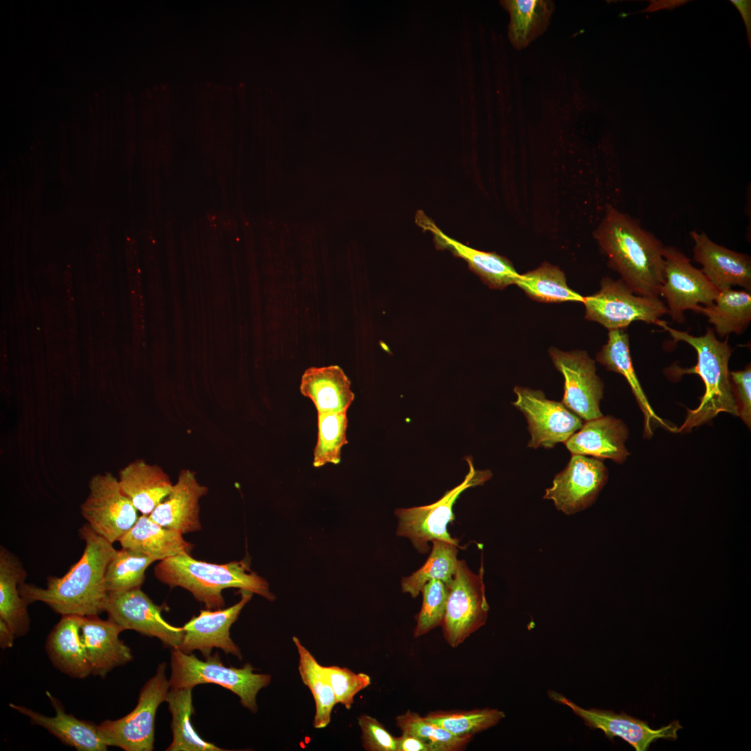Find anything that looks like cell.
Returning a JSON list of instances; mask_svg holds the SVG:
<instances>
[{
    "mask_svg": "<svg viewBox=\"0 0 751 751\" xmlns=\"http://www.w3.org/2000/svg\"><path fill=\"white\" fill-rule=\"evenodd\" d=\"M79 532L84 550L65 574L49 576L46 588L25 581L19 584L20 595L28 604L41 601L61 615H99L106 611L108 592L104 576L116 549L87 523Z\"/></svg>",
    "mask_w": 751,
    "mask_h": 751,
    "instance_id": "6da1fadb",
    "label": "cell"
},
{
    "mask_svg": "<svg viewBox=\"0 0 751 751\" xmlns=\"http://www.w3.org/2000/svg\"><path fill=\"white\" fill-rule=\"evenodd\" d=\"M609 266L636 294L659 298L664 282V247L630 216L614 208L594 233Z\"/></svg>",
    "mask_w": 751,
    "mask_h": 751,
    "instance_id": "7a4b0ae2",
    "label": "cell"
},
{
    "mask_svg": "<svg viewBox=\"0 0 751 751\" xmlns=\"http://www.w3.org/2000/svg\"><path fill=\"white\" fill-rule=\"evenodd\" d=\"M154 574L170 587L187 590L210 610L225 606L222 592L226 588L248 591L270 601L275 599L267 581L244 560L220 565L198 560L184 553L159 561Z\"/></svg>",
    "mask_w": 751,
    "mask_h": 751,
    "instance_id": "3957f363",
    "label": "cell"
},
{
    "mask_svg": "<svg viewBox=\"0 0 751 751\" xmlns=\"http://www.w3.org/2000/svg\"><path fill=\"white\" fill-rule=\"evenodd\" d=\"M668 331L675 342L684 341L697 353V364L686 373H696L704 382L705 391L699 405L687 410V415L679 432H687L714 418L720 412L738 417L737 404L728 368L732 348L728 337L723 341L716 338L713 329L707 328L702 336L695 337L687 332L670 328L661 320L658 325Z\"/></svg>",
    "mask_w": 751,
    "mask_h": 751,
    "instance_id": "277c9868",
    "label": "cell"
},
{
    "mask_svg": "<svg viewBox=\"0 0 751 751\" xmlns=\"http://www.w3.org/2000/svg\"><path fill=\"white\" fill-rule=\"evenodd\" d=\"M170 667V689L193 688L202 684H215L236 694L242 706L253 713L258 709L257 693L271 681L270 675L253 672L254 668L248 663L240 668L227 667L218 652L202 661L192 653L172 649Z\"/></svg>",
    "mask_w": 751,
    "mask_h": 751,
    "instance_id": "5b68a950",
    "label": "cell"
},
{
    "mask_svg": "<svg viewBox=\"0 0 751 751\" xmlns=\"http://www.w3.org/2000/svg\"><path fill=\"white\" fill-rule=\"evenodd\" d=\"M466 460L469 470L464 481L447 491L440 499L428 506L395 510L398 519L396 535L408 538L419 553L426 554L430 548L428 542L433 540L460 547L459 540L451 537L447 531L448 524L455 519L453 505L465 490L483 485L492 476L490 470H476L471 458Z\"/></svg>",
    "mask_w": 751,
    "mask_h": 751,
    "instance_id": "8992f818",
    "label": "cell"
},
{
    "mask_svg": "<svg viewBox=\"0 0 751 751\" xmlns=\"http://www.w3.org/2000/svg\"><path fill=\"white\" fill-rule=\"evenodd\" d=\"M167 665H158L155 675L143 686L136 707L124 717L106 720L99 725V734L108 746L125 751L154 750L155 718L158 707L166 702L170 688Z\"/></svg>",
    "mask_w": 751,
    "mask_h": 751,
    "instance_id": "52a82bcc",
    "label": "cell"
},
{
    "mask_svg": "<svg viewBox=\"0 0 751 751\" xmlns=\"http://www.w3.org/2000/svg\"><path fill=\"white\" fill-rule=\"evenodd\" d=\"M583 303L586 318L608 330H625L635 321L658 325L661 317L668 314V308L659 298L638 295L621 279L603 278L600 289L585 297Z\"/></svg>",
    "mask_w": 751,
    "mask_h": 751,
    "instance_id": "ba28073f",
    "label": "cell"
},
{
    "mask_svg": "<svg viewBox=\"0 0 751 751\" xmlns=\"http://www.w3.org/2000/svg\"><path fill=\"white\" fill-rule=\"evenodd\" d=\"M484 570L473 572L464 560H458L442 624L443 636L453 648L458 647L484 626L490 609L483 581Z\"/></svg>",
    "mask_w": 751,
    "mask_h": 751,
    "instance_id": "9c48e42d",
    "label": "cell"
},
{
    "mask_svg": "<svg viewBox=\"0 0 751 751\" xmlns=\"http://www.w3.org/2000/svg\"><path fill=\"white\" fill-rule=\"evenodd\" d=\"M88 487L89 494L80 508L81 515L96 533L113 544L136 524L137 509L111 473L94 475Z\"/></svg>",
    "mask_w": 751,
    "mask_h": 751,
    "instance_id": "30bf717a",
    "label": "cell"
},
{
    "mask_svg": "<svg viewBox=\"0 0 751 751\" xmlns=\"http://www.w3.org/2000/svg\"><path fill=\"white\" fill-rule=\"evenodd\" d=\"M663 256L664 282L660 296L665 299L672 321L683 323L686 310L696 312L700 305H712L719 291L677 248L665 246Z\"/></svg>",
    "mask_w": 751,
    "mask_h": 751,
    "instance_id": "8fae6325",
    "label": "cell"
},
{
    "mask_svg": "<svg viewBox=\"0 0 751 751\" xmlns=\"http://www.w3.org/2000/svg\"><path fill=\"white\" fill-rule=\"evenodd\" d=\"M514 392L517 399L512 405L528 423L530 448L551 449L558 443H565L583 424L562 402L547 398L541 390L517 386Z\"/></svg>",
    "mask_w": 751,
    "mask_h": 751,
    "instance_id": "7c38bea8",
    "label": "cell"
},
{
    "mask_svg": "<svg viewBox=\"0 0 751 751\" xmlns=\"http://www.w3.org/2000/svg\"><path fill=\"white\" fill-rule=\"evenodd\" d=\"M549 353L564 378L563 405L586 421L603 416L599 403L604 383L596 373L595 361L583 350L565 352L552 347Z\"/></svg>",
    "mask_w": 751,
    "mask_h": 751,
    "instance_id": "4fadbf2b",
    "label": "cell"
},
{
    "mask_svg": "<svg viewBox=\"0 0 751 751\" xmlns=\"http://www.w3.org/2000/svg\"><path fill=\"white\" fill-rule=\"evenodd\" d=\"M162 609L138 588L108 592L105 612L108 619L123 631L130 629L148 637H155L165 647L177 649L184 637L183 628L167 622L161 615Z\"/></svg>",
    "mask_w": 751,
    "mask_h": 751,
    "instance_id": "5bb4252c",
    "label": "cell"
},
{
    "mask_svg": "<svg viewBox=\"0 0 751 751\" xmlns=\"http://www.w3.org/2000/svg\"><path fill=\"white\" fill-rule=\"evenodd\" d=\"M608 478L604 464L595 458L572 455L565 468L557 474L543 499L552 500L558 510L575 514L590 506Z\"/></svg>",
    "mask_w": 751,
    "mask_h": 751,
    "instance_id": "9a60e30c",
    "label": "cell"
},
{
    "mask_svg": "<svg viewBox=\"0 0 751 751\" xmlns=\"http://www.w3.org/2000/svg\"><path fill=\"white\" fill-rule=\"evenodd\" d=\"M549 696L555 702L570 708L590 729L602 730L611 741L614 737H620L636 751L647 750L652 743L660 738L675 741L677 731L682 728L679 721L675 720L667 726L654 729L646 722L623 712L616 713L608 710L586 709L554 691H549Z\"/></svg>",
    "mask_w": 751,
    "mask_h": 751,
    "instance_id": "2e32d148",
    "label": "cell"
},
{
    "mask_svg": "<svg viewBox=\"0 0 751 751\" xmlns=\"http://www.w3.org/2000/svg\"><path fill=\"white\" fill-rule=\"evenodd\" d=\"M240 591L241 598L234 605L213 611L201 610L197 616L186 622L182 627L184 637L177 649L187 654L199 650L206 658L211 654L213 648H218L241 660V650L231 638L229 630L253 593Z\"/></svg>",
    "mask_w": 751,
    "mask_h": 751,
    "instance_id": "e0dca14e",
    "label": "cell"
},
{
    "mask_svg": "<svg viewBox=\"0 0 751 751\" xmlns=\"http://www.w3.org/2000/svg\"><path fill=\"white\" fill-rule=\"evenodd\" d=\"M691 236L694 241L695 261L702 266L700 270L718 291L734 286L750 291L751 259L749 255L718 245L703 232L693 231Z\"/></svg>",
    "mask_w": 751,
    "mask_h": 751,
    "instance_id": "ac0fdd59",
    "label": "cell"
},
{
    "mask_svg": "<svg viewBox=\"0 0 751 751\" xmlns=\"http://www.w3.org/2000/svg\"><path fill=\"white\" fill-rule=\"evenodd\" d=\"M208 492L195 474L182 469L169 494L149 517L159 525L182 534L201 530L200 500Z\"/></svg>",
    "mask_w": 751,
    "mask_h": 751,
    "instance_id": "d6986e66",
    "label": "cell"
},
{
    "mask_svg": "<svg viewBox=\"0 0 751 751\" xmlns=\"http://www.w3.org/2000/svg\"><path fill=\"white\" fill-rule=\"evenodd\" d=\"M123 630L110 620L98 615L85 616L81 628V640L91 675L104 678L115 668L133 659V654L119 638Z\"/></svg>",
    "mask_w": 751,
    "mask_h": 751,
    "instance_id": "ffe728a7",
    "label": "cell"
},
{
    "mask_svg": "<svg viewBox=\"0 0 751 751\" xmlns=\"http://www.w3.org/2000/svg\"><path fill=\"white\" fill-rule=\"evenodd\" d=\"M419 227L433 234L436 245L449 250L463 259L469 268L492 289H503L515 284L519 274L511 262L494 252L478 250L465 245L444 234L422 211L416 216Z\"/></svg>",
    "mask_w": 751,
    "mask_h": 751,
    "instance_id": "44dd1931",
    "label": "cell"
},
{
    "mask_svg": "<svg viewBox=\"0 0 751 751\" xmlns=\"http://www.w3.org/2000/svg\"><path fill=\"white\" fill-rule=\"evenodd\" d=\"M628 435V428L622 421L611 416H601L586 421L565 444L572 455L608 458L622 463L629 455L625 446Z\"/></svg>",
    "mask_w": 751,
    "mask_h": 751,
    "instance_id": "7402d4cb",
    "label": "cell"
},
{
    "mask_svg": "<svg viewBox=\"0 0 751 751\" xmlns=\"http://www.w3.org/2000/svg\"><path fill=\"white\" fill-rule=\"evenodd\" d=\"M47 695L56 711L53 717L46 716L24 706L13 703L9 706L28 717L32 725L44 727L63 743L79 751L107 750L108 746L103 741L98 725L67 713L57 699L49 692H47Z\"/></svg>",
    "mask_w": 751,
    "mask_h": 751,
    "instance_id": "603a6c76",
    "label": "cell"
},
{
    "mask_svg": "<svg viewBox=\"0 0 751 751\" xmlns=\"http://www.w3.org/2000/svg\"><path fill=\"white\" fill-rule=\"evenodd\" d=\"M84 618L77 615H62L46 641L47 653L53 665L68 676L79 679L91 675L81 636Z\"/></svg>",
    "mask_w": 751,
    "mask_h": 751,
    "instance_id": "cb8c5ba5",
    "label": "cell"
},
{
    "mask_svg": "<svg viewBox=\"0 0 751 751\" xmlns=\"http://www.w3.org/2000/svg\"><path fill=\"white\" fill-rule=\"evenodd\" d=\"M118 482L137 510L148 516L169 494L173 486L161 467L148 464L143 460H136L122 468L119 471Z\"/></svg>",
    "mask_w": 751,
    "mask_h": 751,
    "instance_id": "d4e9b609",
    "label": "cell"
},
{
    "mask_svg": "<svg viewBox=\"0 0 751 751\" xmlns=\"http://www.w3.org/2000/svg\"><path fill=\"white\" fill-rule=\"evenodd\" d=\"M300 389L312 401L317 413L347 412L355 398L350 380L336 365L307 369Z\"/></svg>",
    "mask_w": 751,
    "mask_h": 751,
    "instance_id": "484cf974",
    "label": "cell"
},
{
    "mask_svg": "<svg viewBox=\"0 0 751 751\" xmlns=\"http://www.w3.org/2000/svg\"><path fill=\"white\" fill-rule=\"evenodd\" d=\"M596 359L607 370L621 374L627 381L643 413L645 434L647 437L652 435L651 423L655 421L672 431L677 430L659 417L652 408L633 369L629 334L625 330H608V340L597 353Z\"/></svg>",
    "mask_w": 751,
    "mask_h": 751,
    "instance_id": "4316f807",
    "label": "cell"
},
{
    "mask_svg": "<svg viewBox=\"0 0 751 751\" xmlns=\"http://www.w3.org/2000/svg\"><path fill=\"white\" fill-rule=\"evenodd\" d=\"M26 572L19 558L3 546L0 547V619L13 630L16 637L24 636L30 629L31 620L25 599L19 586L25 581Z\"/></svg>",
    "mask_w": 751,
    "mask_h": 751,
    "instance_id": "83f0119b",
    "label": "cell"
},
{
    "mask_svg": "<svg viewBox=\"0 0 751 751\" xmlns=\"http://www.w3.org/2000/svg\"><path fill=\"white\" fill-rule=\"evenodd\" d=\"M177 531L163 527L148 515H142L134 526L119 540L122 547L143 553L155 561L190 554L193 544Z\"/></svg>",
    "mask_w": 751,
    "mask_h": 751,
    "instance_id": "f1b7e54d",
    "label": "cell"
},
{
    "mask_svg": "<svg viewBox=\"0 0 751 751\" xmlns=\"http://www.w3.org/2000/svg\"><path fill=\"white\" fill-rule=\"evenodd\" d=\"M696 312L707 317L720 338L732 333L741 334L751 321V293L732 288L720 290L712 305H700Z\"/></svg>",
    "mask_w": 751,
    "mask_h": 751,
    "instance_id": "f546056e",
    "label": "cell"
},
{
    "mask_svg": "<svg viewBox=\"0 0 751 751\" xmlns=\"http://www.w3.org/2000/svg\"><path fill=\"white\" fill-rule=\"evenodd\" d=\"M510 15L508 37L518 49L526 47L547 29L555 10L553 1L508 0L501 2Z\"/></svg>",
    "mask_w": 751,
    "mask_h": 751,
    "instance_id": "4dcf8cb0",
    "label": "cell"
},
{
    "mask_svg": "<svg viewBox=\"0 0 751 751\" xmlns=\"http://www.w3.org/2000/svg\"><path fill=\"white\" fill-rule=\"evenodd\" d=\"M191 688L170 689L166 702L172 715V741L166 751H225L202 739L194 729L191 716L194 712Z\"/></svg>",
    "mask_w": 751,
    "mask_h": 751,
    "instance_id": "1f68e13d",
    "label": "cell"
},
{
    "mask_svg": "<svg viewBox=\"0 0 751 751\" xmlns=\"http://www.w3.org/2000/svg\"><path fill=\"white\" fill-rule=\"evenodd\" d=\"M293 641L299 656L298 672L300 678L310 690L315 702L314 727L325 728L330 722L332 709L337 704L334 691L323 666L297 637L293 636Z\"/></svg>",
    "mask_w": 751,
    "mask_h": 751,
    "instance_id": "d6a6232c",
    "label": "cell"
},
{
    "mask_svg": "<svg viewBox=\"0 0 751 751\" xmlns=\"http://www.w3.org/2000/svg\"><path fill=\"white\" fill-rule=\"evenodd\" d=\"M430 542L432 550L424 564L401 581L403 592L408 593L412 598L418 597L423 586L431 579L441 580L448 586L457 569L460 547L441 540Z\"/></svg>",
    "mask_w": 751,
    "mask_h": 751,
    "instance_id": "836d02e7",
    "label": "cell"
},
{
    "mask_svg": "<svg viewBox=\"0 0 751 751\" xmlns=\"http://www.w3.org/2000/svg\"><path fill=\"white\" fill-rule=\"evenodd\" d=\"M515 284L531 298L540 302H583L584 300V297L568 286L564 273L547 262L533 270L519 274Z\"/></svg>",
    "mask_w": 751,
    "mask_h": 751,
    "instance_id": "e575fe53",
    "label": "cell"
},
{
    "mask_svg": "<svg viewBox=\"0 0 751 751\" xmlns=\"http://www.w3.org/2000/svg\"><path fill=\"white\" fill-rule=\"evenodd\" d=\"M154 561L135 550L124 547L116 549L107 565L104 576L108 593L140 588L145 581V570Z\"/></svg>",
    "mask_w": 751,
    "mask_h": 751,
    "instance_id": "d590c367",
    "label": "cell"
},
{
    "mask_svg": "<svg viewBox=\"0 0 751 751\" xmlns=\"http://www.w3.org/2000/svg\"><path fill=\"white\" fill-rule=\"evenodd\" d=\"M505 713L496 709L437 710L423 717L457 736H474L498 724Z\"/></svg>",
    "mask_w": 751,
    "mask_h": 751,
    "instance_id": "8d00e7d4",
    "label": "cell"
},
{
    "mask_svg": "<svg viewBox=\"0 0 751 751\" xmlns=\"http://www.w3.org/2000/svg\"><path fill=\"white\" fill-rule=\"evenodd\" d=\"M346 413L347 412L318 413V436L313 460L315 467H320L328 463H339L341 448L348 443Z\"/></svg>",
    "mask_w": 751,
    "mask_h": 751,
    "instance_id": "74e56055",
    "label": "cell"
},
{
    "mask_svg": "<svg viewBox=\"0 0 751 751\" xmlns=\"http://www.w3.org/2000/svg\"><path fill=\"white\" fill-rule=\"evenodd\" d=\"M396 726L402 732L412 734L428 743L433 751H460L474 736H457L432 723L419 713L407 710L396 717Z\"/></svg>",
    "mask_w": 751,
    "mask_h": 751,
    "instance_id": "f35d334b",
    "label": "cell"
},
{
    "mask_svg": "<svg viewBox=\"0 0 751 751\" xmlns=\"http://www.w3.org/2000/svg\"><path fill=\"white\" fill-rule=\"evenodd\" d=\"M422 604L416 616L413 636L419 638L442 626L449 595L448 586L441 580L431 579L422 588Z\"/></svg>",
    "mask_w": 751,
    "mask_h": 751,
    "instance_id": "ab89813d",
    "label": "cell"
},
{
    "mask_svg": "<svg viewBox=\"0 0 751 751\" xmlns=\"http://www.w3.org/2000/svg\"><path fill=\"white\" fill-rule=\"evenodd\" d=\"M334 691L337 704L350 709L355 696L371 684V677L362 672L355 673L346 668L337 665L323 666Z\"/></svg>",
    "mask_w": 751,
    "mask_h": 751,
    "instance_id": "60d3db41",
    "label": "cell"
},
{
    "mask_svg": "<svg viewBox=\"0 0 751 751\" xmlns=\"http://www.w3.org/2000/svg\"><path fill=\"white\" fill-rule=\"evenodd\" d=\"M358 725L362 732L361 740L363 748L367 751H396V737L375 718L361 714Z\"/></svg>",
    "mask_w": 751,
    "mask_h": 751,
    "instance_id": "b9f144b4",
    "label": "cell"
},
{
    "mask_svg": "<svg viewBox=\"0 0 751 751\" xmlns=\"http://www.w3.org/2000/svg\"><path fill=\"white\" fill-rule=\"evenodd\" d=\"M738 417L750 428L751 423V367L743 370L729 371Z\"/></svg>",
    "mask_w": 751,
    "mask_h": 751,
    "instance_id": "7bdbcfd3",
    "label": "cell"
},
{
    "mask_svg": "<svg viewBox=\"0 0 751 751\" xmlns=\"http://www.w3.org/2000/svg\"><path fill=\"white\" fill-rule=\"evenodd\" d=\"M396 741V751H433L428 743L410 734L402 732Z\"/></svg>",
    "mask_w": 751,
    "mask_h": 751,
    "instance_id": "ee69618b",
    "label": "cell"
},
{
    "mask_svg": "<svg viewBox=\"0 0 751 751\" xmlns=\"http://www.w3.org/2000/svg\"><path fill=\"white\" fill-rule=\"evenodd\" d=\"M731 2L740 11L744 23L745 24L747 35L750 47L751 43V1L744 0H731Z\"/></svg>",
    "mask_w": 751,
    "mask_h": 751,
    "instance_id": "f6af8a7d",
    "label": "cell"
},
{
    "mask_svg": "<svg viewBox=\"0 0 751 751\" xmlns=\"http://www.w3.org/2000/svg\"><path fill=\"white\" fill-rule=\"evenodd\" d=\"M15 634L9 626L0 619V646L3 649L13 647Z\"/></svg>",
    "mask_w": 751,
    "mask_h": 751,
    "instance_id": "bcb514c9",
    "label": "cell"
},
{
    "mask_svg": "<svg viewBox=\"0 0 751 751\" xmlns=\"http://www.w3.org/2000/svg\"><path fill=\"white\" fill-rule=\"evenodd\" d=\"M652 3L650 4V6L645 11H646V10L654 11V10L662 9V8H675V6H679V5L684 3V2H686V1H652Z\"/></svg>",
    "mask_w": 751,
    "mask_h": 751,
    "instance_id": "7dc6e473",
    "label": "cell"
}]
</instances>
